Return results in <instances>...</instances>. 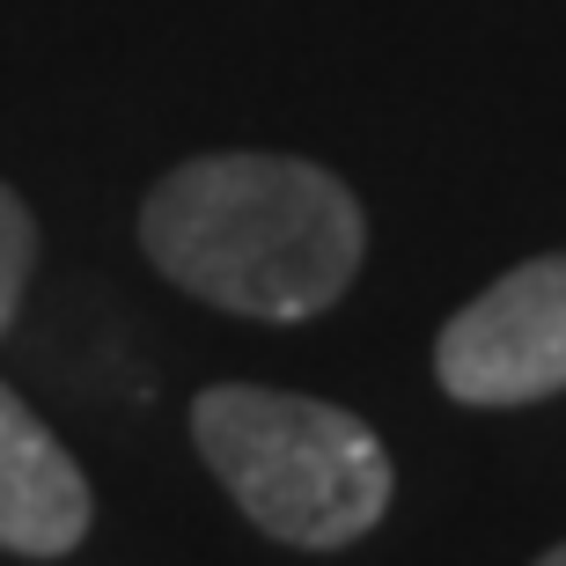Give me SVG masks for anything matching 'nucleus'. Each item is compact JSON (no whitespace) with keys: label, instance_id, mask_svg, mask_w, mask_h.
Listing matches in <instances>:
<instances>
[{"label":"nucleus","instance_id":"obj_6","mask_svg":"<svg viewBox=\"0 0 566 566\" xmlns=\"http://www.w3.org/2000/svg\"><path fill=\"white\" fill-rule=\"evenodd\" d=\"M537 566H566V545H552V552H545V559H537Z\"/></svg>","mask_w":566,"mask_h":566},{"label":"nucleus","instance_id":"obj_4","mask_svg":"<svg viewBox=\"0 0 566 566\" xmlns=\"http://www.w3.org/2000/svg\"><path fill=\"white\" fill-rule=\"evenodd\" d=\"M88 515H96V501H88L82 463L0 382V552L66 559L88 537Z\"/></svg>","mask_w":566,"mask_h":566},{"label":"nucleus","instance_id":"obj_1","mask_svg":"<svg viewBox=\"0 0 566 566\" xmlns=\"http://www.w3.org/2000/svg\"><path fill=\"white\" fill-rule=\"evenodd\" d=\"M140 251L229 316L302 324L354 287L368 221L346 177L302 155H191L147 191Z\"/></svg>","mask_w":566,"mask_h":566},{"label":"nucleus","instance_id":"obj_3","mask_svg":"<svg viewBox=\"0 0 566 566\" xmlns=\"http://www.w3.org/2000/svg\"><path fill=\"white\" fill-rule=\"evenodd\" d=\"M434 382L457 405H537L566 390V251L501 273L434 338Z\"/></svg>","mask_w":566,"mask_h":566},{"label":"nucleus","instance_id":"obj_5","mask_svg":"<svg viewBox=\"0 0 566 566\" xmlns=\"http://www.w3.org/2000/svg\"><path fill=\"white\" fill-rule=\"evenodd\" d=\"M30 273H38V221H30V207H22L15 191L0 185V332L15 324Z\"/></svg>","mask_w":566,"mask_h":566},{"label":"nucleus","instance_id":"obj_2","mask_svg":"<svg viewBox=\"0 0 566 566\" xmlns=\"http://www.w3.org/2000/svg\"><path fill=\"white\" fill-rule=\"evenodd\" d=\"M191 441L229 501L265 537L302 552H338L382 523L398 493L390 449L346 405L265 390V382H213L191 398Z\"/></svg>","mask_w":566,"mask_h":566}]
</instances>
